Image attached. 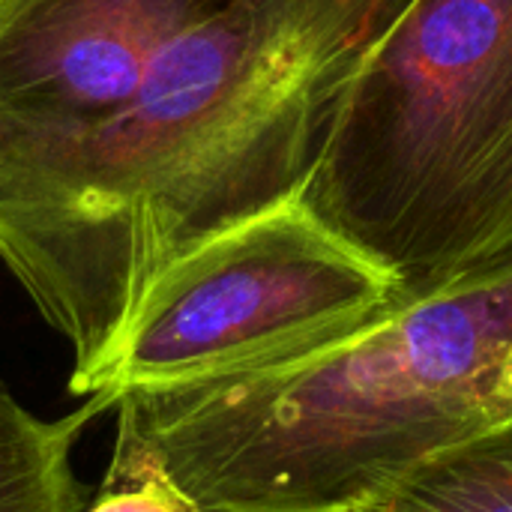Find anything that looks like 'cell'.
<instances>
[{
  "label": "cell",
  "instance_id": "cell-8",
  "mask_svg": "<svg viewBox=\"0 0 512 512\" xmlns=\"http://www.w3.org/2000/svg\"><path fill=\"white\" fill-rule=\"evenodd\" d=\"M87 512H189L186 504L159 480H138L129 486L102 489Z\"/></svg>",
  "mask_w": 512,
  "mask_h": 512
},
{
  "label": "cell",
  "instance_id": "cell-1",
  "mask_svg": "<svg viewBox=\"0 0 512 512\" xmlns=\"http://www.w3.org/2000/svg\"><path fill=\"white\" fill-rule=\"evenodd\" d=\"M408 0H228L99 123L0 117V264L87 387L147 288L297 198L363 54Z\"/></svg>",
  "mask_w": 512,
  "mask_h": 512
},
{
  "label": "cell",
  "instance_id": "cell-5",
  "mask_svg": "<svg viewBox=\"0 0 512 512\" xmlns=\"http://www.w3.org/2000/svg\"><path fill=\"white\" fill-rule=\"evenodd\" d=\"M228 0H0V117L78 129L123 108L147 72Z\"/></svg>",
  "mask_w": 512,
  "mask_h": 512
},
{
  "label": "cell",
  "instance_id": "cell-9",
  "mask_svg": "<svg viewBox=\"0 0 512 512\" xmlns=\"http://www.w3.org/2000/svg\"><path fill=\"white\" fill-rule=\"evenodd\" d=\"M507 387H510V393H512V354H510V360H507Z\"/></svg>",
  "mask_w": 512,
  "mask_h": 512
},
{
  "label": "cell",
  "instance_id": "cell-7",
  "mask_svg": "<svg viewBox=\"0 0 512 512\" xmlns=\"http://www.w3.org/2000/svg\"><path fill=\"white\" fill-rule=\"evenodd\" d=\"M375 512H512V417L429 456Z\"/></svg>",
  "mask_w": 512,
  "mask_h": 512
},
{
  "label": "cell",
  "instance_id": "cell-4",
  "mask_svg": "<svg viewBox=\"0 0 512 512\" xmlns=\"http://www.w3.org/2000/svg\"><path fill=\"white\" fill-rule=\"evenodd\" d=\"M399 297L387 270L291 198L174 261L84 399L111 411L129 390L273 366L360 330Z\"/></svg>",
  "mask_w": 512,
  "mask_h": 512
},
{
  "label": "cell",
  "instance_id": "cell-3",
  "mask_svg": "<svg viewBox=\"0 0 512 512\" xmlns=\"http://www.w3.org/2000/svg\"><path fill=\"white\" fill-rule=\"evenodd\" d=\"M297 198L402 294L512 252V0H408Z\"/></svg>",
  "mask_w": 512,
  "mask_h": 512
},
{
  "label": "cell",
  "instance_id": "cell-6",
  "mask_svg": "<svg viewBox=\"0 0 512 512\" xmlns=\"http://www.w3.org/2000/svg\"><path fill=\"white\" fill-rule=\"evenodd\" d=\"M105 414L87 399L75 414L45 420L0 384V512H81L87 486L75 477L72 450L90 417Z\"/></svg>",
  "mask_w": 512,
  "mask_h": 512
},
{
  "label": "cell",
  "instance_id": "cell-2",
  "mask_svg": "<svg viewBox=\"0 0 512 512\" xmlns=\"http://www.w3.org/2000/svg\"><path fill=\"white\" fill-rule=\"evenodd\" d=\"M512 252L309 354L123 393L102 489L165 483L189 512H360L512 417Z\"/></svg>",
  "mask_w": 512,
  "mask_h": 512
},
{
  "label": "cell",
  "instance_id": "cell-10",
  "mask_svg": "<svg viewBox=\"0 0 512 512\" xmlns=\"http://www.w3.org/2000/svg\"><path fill=\"white\" fill-rule=\"evenodd\" d=\"M360 512H375V510H360Z\"/></svg>",
  "mask_w": 512,
  "mask_h": 512
}]
</instances>
